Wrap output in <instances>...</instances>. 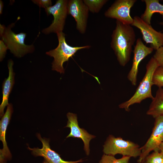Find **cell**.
I'll return each instance as SVG.
<instances>
[{"instance_id": "obj_4", "label": "cell", "mask_w": 163, "mask_h": 163, "mask_svg": "<svg viewBox=\"0 0 163 163\" xmlns=\"http://www.w3.org/2000/svg\"><path fill=\"white\" fill-rule=\"evenodd\" d=\"M59 44L55 49L46 52V54L54 58L52 63V70H55L60 73L64 72L63 66V63L69 60V58L74 56L79 50L89 49L91 46L86 45L82 46H71L66 41V34L61 32L56 34Z\"/></svg>"}, {"instance_id": "obj_20", "label": "cell", "mask_w": 163, "mask_h": 163, "mask_svg": "<svg viewBox=\"0 0 163 163\" xmlns=\"http://www.w3.org/2000/svg\"><path fill=\"white\" fill-rule=\"evenodd\" d=\"M153 85L158 88L163 87V68L158 66L155 71L153 76Z\"/></svg>"}, {"instance_id": "obj_15", "label": "cell", "mask_w": 163, "mask_h": 163, "mask_svg": "<svg viewBox=\"0 0 163 163\" xmlns=\"http://www.w3.org/2000/svg\"><path fill=\"white\" fill-rule=\"evenodd\" d=\"M13 62L11 59L9 60L8 63L9 75L5 79L2 85V101L0 105V117L4 115V109L6 106L9 104L8 98L14 83V73L13 66Z\"/></svg>"}, {"instance_id": "obj_9", "label": "cell", "mask_w": 163, "mask_h": 163, "mask_svg": "<svg viewBox=\"0 0 163 163\" xmlns=\"http://www.w3.org/2000/svg\"><path fill=\"white\" fill-rule=\"evenodd\" d=\"M131 26L139 29L142 36V38L146 44L149 43L150 47L157 50L163 46V33L155 30L151 24L144 21L141 18L135 16Z\"/></svg>"}, {"instance_id": "obj_23", "label": "cell", "mask_w": 163, "mask_h": 163, "mask_svg": "<svg viewBox=\"0 0 163 163\" xmlns=\"http://www.w3.org/2000/svg\"><path fill=\"white\" fill-rule=\"evenodd\" d=\"M32 1L40 7H43L45 9L51 6L52 4L51 0H33Z\"/></svg>"}, {"instance_id": "obj_7", "label": "cell", "mask_w": 163, "mask_h": 163, "mask_svg": "<svg viewBox=\"0 0 163 163\" xmlns=\"http://www.w3.org/2000/svg\"><path fill=\"white\" fill-rule=\"evenodd\" d=\"M136 0H117L105 11V16L116 19L122 23L131 25L133 19L130 14V9Z\"/></svg>"}, {"instance_id": "obj_18", "label": "cell", "mask_w": 163, "mask_h": 163, "mask_svg": "<svg viewBox=\"0 0 163 163\" xmlns=\"http://www.w3.org/2000/svg\"><path fill=\"white\" fill-rule=\"evenodd\" d=\"M84 3L89 11L93 13H98L107 0H84Z\"/></svg>"}, {"instance_id": "obj_16", "label": "cell", "mask_w": 163, "mask_h": 163, "mask_svg": "<svg viewBox=\"0 0 163 163\" xmlns=\"http://www.w3.org/2000/svg\"><path fill=\"white\" fill-rule=\"evenodd\" d=\"M145 2V9L141 16V18L149 24H151V21L153 14L155 13L160 14L163 19V4L159 2L158 0H143Z\"/></svg>"}, {"instance_id": "obj_29", "label": "cell", "mask_w": 163, "mask_h": 163, "mask_svg": "<svg viewBox=\"0 0 163 163\" xmlns=\"http://www.w3.org/2000/svg\"><path fill=\"white\" fill-rule=\"evenodd\" d=\"M142 163H146L144 161H143Z\"/></svg>"}, {"instance_id": "obj_3", "label": "cell", "mask_w": 163, "mask_h": 163, "mask_svg": "<svg viewBox=\"0 0 163 163\" xmlns=\"http://www.w3.org/2000/svg\"><path fill=\"white\" fill-rule=\"evenodd\" d=\"M14 25L13 23L6 27L0 24V36L8 49L18 57H21L27 53L33 52L34 50L33 44L27 45L24 43L26 34L20 33L16 34L11 30Z\"/></svg>"}, {"instance_id": "obj_27", "label": "cell", "mask_w": 163, "mask_h": 163, "mask_svg": "<svg viewBox=\"0 0 163 163\" xmlns=\"http://www.w3.org/2000/svg\"><path fill=\"white\" fill-rule=\"evenodd\" d=\"M43 163H49L46 160H44L43 162Z\"/></svg>"}, {"instance_id": "obj_25", "label": "cell", "mask_w": 163, "mask_h": 163, "mask_svg": "<svg viewBox=\"0 0 163 163\" xmlns=\"http://www.w3.org/2000/svg\"><path fill=\"white\" fill-rule=\"evenodd\" d=\"M159 150L163 155V142L160 144L159 147Z\"/></svg>"}, {"instance_id": "obj_24", "label": "cell", "mask_w": 163, "mask_h": 163, "mask_svg": "<svg viewBox=\"0 0 163 163\" xmlns=\"http://www.w3.org/2000/svg\"><path fill=\"white\" fill-rule=\"evenodd\" d=\"M0 61L2 60L5 56L8 49L7 48L4 42L2 40H0Z\"/></svg>"}, {"instance_id": "obj_13", "label": "cell", "mask_w": 163, "mask_h": 163, "mask_svg": "<svg viewBox=\"0 0 163 163\" xmlns=\"http://www.w3.org/2000/svg\"><path fill=\"white\" fill-rule=\"evenodd\" d=\"M37 136L42 143V148H31L28 147L34 156L43 157L49 163H78L83 161L82 159L76 161H66L63 160L60 155L50 149L49 139L42 138L39 133L37 134Z\"/></svg>"}, {"instance_id": "obj_5", "label": "cell", "mask_w": 163, "mask_h": 163, "mask_svg": "<svg viewBox=\"0 0 163 163\" xmlns=\"http://www.w3.org/2000/svg\"><path fill=\"white\" fill-rule=\"evenodd\" d=\"M103 152L104 154L114 156L119 154L123 156L136 158L140 155L141 150L138 144L133 142L110 135L103 145Z\"/></svg>"}, {"instance_id": "obj_1", "label": "cell", "mask_w": 163, "mask_h": 163, "mask_svg": "<svg viewBox=\"0 0 163 163\" xmlns=\"http://www.w3.org/2000/svg\"><path fill=\"white\" fill-rule=\"evenodd\" d=\"M136 40L135 32L132 26L116 20L111 35L110 47L121 66H124L129 62Z\"/></svg>"}, {"instance_id": "obj_30", "label": "cell", "mask_w": 163, "mask_h": 163, "mask_svg": "<svg viewBox=\"0 0 163 163\" xmlns=\"http://www.w3.org/2000/svg\"><path fill=\"white\" fill-rule=\"evenodd\" d=\"M162 163H163V160L162 162Z\"/></svg>"}, {"instance_id": "obj_28", "label": "cell", "mask_w": 163, "mask_h": 163, "mask_svg": "<svg viewBox=\"0 0 163 163\" xmlns=\"http://www.w3.org/2000/svg\"><path fill=\"white\" fill-rule=\"evenodd\" d=\"M159 24L161 25H163V22H160Z\"/></svg>"}, {"instance_id": "obj_14", "label": "cell", "mask_w": 163, "mask_h": 163, "mask_svg": "<svg viewBox=\"0 0 163 163\" xmlns=\"http://www.w3.org/2000/svg\"><path fill=\"white\" fill-rule=\"evenodd\" d=\"M13 112L12 106L10 103L7 106L6 111L0 122V140L3 145V149L0 150V163H6L7 161L11 158V154L6 141L5 134Z\"/></svg>"}, {"instance_id": "obj_19", "label": "cell", "mask_w": 163, "mask_h": 163, "mask_svg": "<svg viewBox=\"0 0 163 163\" xmlns=\"http://www.w3.org/2000/svg\"><path fill=\"white\" fill-rule=\"evenodd\" d=\"M130 158L129 156H126L117 159L114 156L104 154L99 163H129Z\"/></svg>"}, {"instance_id": "obj_12", "label": "cell", "mask_w": 163, "mask_h": 163, "mask_svg": "<svg viewBox=\"0 0 163 163\" xmlns=\"http://www.w3.org/2000/svg\"><path fill=\"white\" fill-rule=\"evenodd\" d=\"M67 117L68 121L65 127L69 128L70 132L66 138L72 137L81 139L84 143V150L86 155H88L90 153V142L95 136L89 134L84 129L79 127L76 114L69 112L67 114Z\"/></svg>"}, {"instance_id": "obj_8", "label": "cell", "mask_w": 163, "mask_h": 163, "mask_svg": "<svg viewBox=\"0 0 163 163\" xmlns=\"http://www.w3.org/2000/svg\"><path fill=\"white\" fill-rule=\"evenodd\" d=\"M163 142V116L155 118L151 134L146 143L141 147V154L137 161L142 163L152 151L159 150L160 144Z\"/></svg>"}, {"instance_id": "obj_10", "label": "cell", "mask_w": 163, "mask_h": 163, "mask_svg": "<svg viewBox=\"0 0 163 163\" xmlns=\"http://www.w3.org/2000/svg\"><path fill=\"white\" fill-rule=\"evenodd\" d=\"M68 14L71 15L76 22V28L81 34L85 33L87 26L89 10L82 0H68Z\"/></svg>"}, {"instance_id": "obj_11", "label": "cell", "mask_w": 163, "mask_h": 163, "mask_svg": "<svg viewBox=\"0 0 163 163\" xmlns=\"http://www.w3.org/2000/svg\"><path fill=\"white\" fill-rule=\"evenodd\" d=\"M154 49L145 45L141 39L138 38L133 51V57L132 66L128 74L127 78L133 86H136L138 72V67L141 62L151 54Z\"/></svg>"}, {"instance_id": "obj_21", "label": "cell", "mask_w": 163, "mask_h": 163, "mask_svg": "<svg viewBox=\"0 0 163 163\" xmlns=\"http://www.w3.org/2000/svg\"><path fill=\"white\" fill-rule=\"evenodd\" d=\"M163 160V155L159 151H156L149 154L143 161L146 163H162Z\"/></svg>"}, {"instance_id": "obj_2", "label": "cell", "mask_w": 163, "mask_h": 163, "mask_svg": "<svg viewBox=\"0 0 163 163\" xmlns=\"http://www.w3.org/2000/svg\"><path fill=\"white\" fill-rule=\"evenodd\" d=\"M158 66L156 60L152 57L146 65L145 75L134 94L128 100L120 104L119 105L120 108L129 111L131 105L140 104L147 98L152 99L153 98L152 92V87L153 85V76L155 71Z\"/></svg>"}, {"instance_id": "obj_6", "label": "cell", "mask_w": 163, "mask_h": 163, "mask_svg": "<svg viewBox=\"0 0 163 163\" xmlns=\"http://www.w3.org/2000/svg\"><path fill=\"white\" fill-rule=\"evenodd\" d=\"M68 0H58L55 4L45 9L47 14H52L54 19L48 27L43 29L42 32L45 34H56L62 32L68 14L67 5Z\"/></svg>"}, {"instance_id": "obj_26", "label": "cell", "mask_w": 163, "mask_h": 163, "mask_svg": "<svg viewBox=\"0 0 163 163\" xmlns=\"http://www.w3.org/2000/svg\"><path fill=\"white\" fill-rule=\"evenodd\" d=\"M0 14H2V9L3 7V4L2 1H0Z\"/></svg>"}, {"instance_id": "obj_17", "label": "cell", "mask_w": 163, "mask_h": 163, "mask_svg": "<svg viewBox=\"0 0 163 163\" xmlns=\"http://www.w3.org/2000/svg\"><path fill=\"white\" fill-rule=\"evenodd\" d=\"M146 114L154 118L163 116V88H158Z\"/></svg>"}, {"instance_id": "obj_22", "label": "cell", "mask_w": 163, "mask_h": 163, "mask_svg": "<svg viewBox=\"0 0 163 163\" xmlns=\"http://www.w3.org/2000/svg\"><path fill=\"white\" fill-rule=\"evenodd\" d=\"M153 57L157 61L159 66L163 68V46L156 50Z\"/></svg>"}]
</instances>
